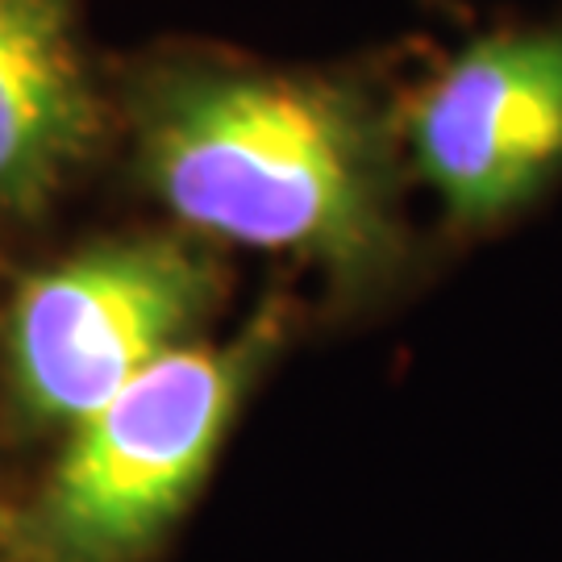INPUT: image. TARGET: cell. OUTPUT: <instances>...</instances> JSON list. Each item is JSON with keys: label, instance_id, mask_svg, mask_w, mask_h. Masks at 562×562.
Returning <instances> with one entry per match:
<instances>
[{"label": "cell", "instance_id": "cell-3", "mask_svg": "<svg viewBox=\"0 0 562 562\" xmlns=\"http://www.w3.org/2000/svg\"><path fill=\"white\" fill-rule=\"evenodd\" d=\"M217 292L222 267L188 238L101 241L34 271L4 322L18 413L76 429L150 362L188 346Z\"/></svg>", "mask_w": 562, "mask_h": 562}, {"label": "cell", "instance_id": "cell-1", "mask_svg": "<svg viewBox=\"0 0 562 562\" xmlns=\"http://www.w3.org/2000/svg\"><path fill=\"white\" fill-rule=\"evenodd\" d=\"M130 113L142 180L188 234L292 255L346 283L396 255L387 138L350 83L188 59L150 71Z\"/></svg>", "mask_w": 562, "mask_h": 562}, {"label": "cell", "instance_id": "cell-5", "mask_svg": "<svg viewBox=\"0 0 562 562\" xmlns=\"http://www.w3.org/2000/svg\"><path fill=\"white\" fill-rule=\"evenodd\" d=\"M80 0H0V209L38 213L101 146Z\"/></svg>", "mask_w": 562, "mask_h": 562}, {"label": "cell", "instance_id": "cell-4", "mask_svg": "<svg viewBox=\"0 0 562 562\" xmlns=\"http://www.w3.org/2000/svg\"><path fill=\"white\" fill-rule=\"evenodd\" d=\"M408 150L462 225L533 201L562 167V25L462 46L408 109Z\"/></svg>", "mask_w": 562, "mask_h": 562}, {"label": "cell", "instance_id": "cell-6", "mask_svg": "<svg viewBox=\"0 0 562 562\" xmlns=\"http://www.w3.org/2000/svg\"><path fill=\"white\" fill-rule=\"evenodd\" d=\"M13 546H18V513H9V504L0 501V559L13 562Z\"/></svg>", "mask_w": 562, "mask_h": 562}, {"label": "cell", "instance_id": "cell-2", "mask_svg": "<svg viewBox=\"0 0 562 562\" xmlns=\"http://www.w3.org/2000/svg\"><path fill=\"white\" fill-rule=\"evenodd\" d=\"M283 341L271 304L225 341H188L83 417L30 513L13 562H142L201 492L241 396Z\"/></svg>", "mask_w": 562, "mask_h": 562}]
</instances>
